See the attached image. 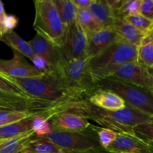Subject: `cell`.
I'll return each instance as SVG.
<instances>
[{
  "mask_svg": "<svg viewBox=\"0 0 153 153\" xmlns=\"http://www.w3.org/2000/svg\"><path fill=\"white\" fill-rule=\"evenodd\" d=\"M89 60L84 55L73 61L61 62L43 76L76 100H87L98 89L90 72Z\"/></svg>",
  "mask_w": 153,
  "mask_h": 153,
  "instance_id": "cell-1",
  "label": "cell"
},
{
  "mask_svg": "<svg viewBox=\"0 0 153 153\" xmlns=\"http://www.w3.org/2000/svg\"><path fill=\"white\" fill-rule=\"evenodd\" d=\"M137 58V46L118 40L103 52L89 60L90 72L96 83L108 79L120 66L135 62Z\"/></svg>",
  "mask_w": 153,
  "mask_h": 153,
  "instance_id": "cell-2",
  "label": "cell"
},
{
  "mask_svg": "<svg viewBox=\"0 0 153 153\" xmlns=\"http://www.w3.org/2000/svg\"><path fill=\"white\" fill-rule=\"evenodd\" d=\"M35 15L33 28L55 46L62 42L67 25L62 22L52 0H36L34 1Z\"/></svg>",
  "mask_w": 153,
  "mask_h": 153,
  "instance_id": "cell-3",
  "label": "cell"
},
{
  "mask_svg": "<svg viewBox=\"0 0 153 153\" xmlns=\"http://www.w3.org/2000/svg\"><path fill=\"white\" fill-rule=\"evenodd\" d=\"M98 88L112 91L120 97L126 105L153 116V94L117 79H105L97 83Z\"/></svg>",
  "mask_w": 153,
  "mask_h": 153,
  "instance_id": "cell-4",
  "label": "cell"
},
{
  "mask_svg": "<svg viewBox=\"0 0 153 153\" xmlns=\"http://www.w3.org/2000/svg\"><path fill=\"white\" fill-rule=\"evenodd\" d=\"M1 76L13 83L31 98L55 104L69 100H76L68 93L60 88L56 85L43 76L32 79H16Z\"/></svg>",
  "mask_w": 153,
  "mask_h": 153,
  "instance_id": "cell-5",
  "label": "cell"
},
{
  "mask_svg": "<svg viewBox=\"0 0 153 153\" xmlns=\"http://www.w3.org/2000/svg\"><path fill=\"white\" fill-rule=\"evenodd\" d=\"M43 137L52 142L63 152H78L102 148L94 131L90 128L84 131L52 130L50 134Z\"/></svg>",
  "mask_w": 153,
  "mask_h": 153,
  "instance_id": "cell-6",
  "label": "cell"
},
{
  "mask_svg": "<svg viewBox=\"0 0 153 153\" xmlns=\"http://www.w3.org/2000/svg\"><path fill=\"white\" fill-rule=\"evenodd\" d=\"M87 42L88 37L76 21L67 26L62 42L58 46H55L59 63L73 61L84 56Z\"/></svg>",
  "mask_w": 153,
  "mask_h": 153,
  "instance_id": "cell-7",
  "label": "cell"
},
{
  "mask_svg": "<svg viewBox=\"0 0 153 153\" xmlns=\"http://www.w3.org/2000/svg\"><path fill=\"white\" fill-rule=\"evenodd\" d=\"M109 78L138 87L153 94V76L147 68L142 67L137 61L120 66Z\"/></svg>",
  "mask_w": 153,
  "mask_h": 153,
  "instance_id": "cell-8",
  "label": "cell"
},
{
  "mask_svg": "<svg viewBox=\"0 0 153 153\" xmlns=\"http://www.w3.org/2000/svg\"><path fill=\"white\" fill-rule=\"evenodd\" d=\"M13 56L11 59H0V74L16 79L43 77V73L28 63L23 55L14 50H13Z\"/></svg>",
  "mask_w": 153,
  "mask_h": 153,
  "instance_id": "cell-9",
  "label": "cell"
},
{
  "mask_svg": "<svg viewBox=\"0 0 153 153\" xmlns=\"http://www.w3.org/2000/svg\"><path fill=\"white\" fill-rule=\"evenodd\" d=\"M111 153H153L148 143L135 134L118 133L117 138L106 149Z\"/></svg>",
  "mask_w": 153,
  "mask_h": 153,
  "instance_id": "cell-10",
  "label": "cell"
},
{
  "mask_svg": "<svg viewBox=\"0 0 153 153\" xmlns=\"http://www.w3.org/2000/svg\"><path fill=\"white\" fill-rule=\"evenodd\" d=\"M52 130L66 131H84L90 128L91 124L84 117L70 112L55 114L49 119Z\"/></svg>",
  "mask_w": 153,
  "mask_h": 153,
  "instance_id": "cell-11",
  "label": "cell"
},
{
  "mask_svg": "<svg viewBox=\"0 0 153 153\" xmlns=\"http://www.w3.org/2000/svg\"><path fill=\"white\" fill-rule=\"evenodd\" d=\"M118 40L121 39L117 35L113 27L102 28L88 37L85 55L91 59Z\"/></svg>",
  "mask_w": 153,
  "mask_h": 153,
  "instance_id": "cell-12",
  "label": "cell"
},
{
  "mask_svg": "<svg viewBox=\"0 0 153 153\" xmlns=\"http://www.w3.org/2000/svg\"><path fill=\"white\" fill-rule=\"evenodd\" d=\"M93 105L108 111L120 110L126 106L124 100L112 91L98 88L88 99Z\"/></svg>",
  "mask_w": 153,
  "mask_h": 153,
  "instance_id": "cell-13",
  "label": "cell"
},
{
  "mask_svg": "<svg viewBox=\"0 0 153 153\" xmlns=\"http://www.w3.org/2000/svg\"><path fill=\"white\" fill-rule=\"evenodd\" d=\"M28 42L34 55L41 57L47 61L52 69L56 67L59 63V58L56 47L51 42L39 34H36Z\"/></svg>",
  "mask_w": 153,
  "mask_h": 153,
  "instance_id": "cell-14",
  "label": "cell"
},
{
  "mask_svg": "<svg viewBox=\"0 0 153 153\" xmlns=\"http://www.w3.org/2000/svg\"><path fill=\"white\" fill-rule=\"evenodd\" d=\"M112 27L120 39L136 46L140 45L146 34L126 22L123 19H115Z\"/></svg>",
  "mask_w": 153,
  "mask_h": 153,
  "instance_id": "cell-15",
  "label": "cell"
},
{
  "mask_svg": "<svg viewBox=\"0 0 153 153\" xmlns=\"http://www.w3.org/2000/svg\"><path fill=\"white\" fill-rule=\"evenodd\" d=\"M87 10L102 28L113 26L115 18L105 0H91Z\"/></svg>",
  "mask_w": 153,
  "mask_h": 153,
  "instance_id": "cell-16",
  "label": "cell"
},
{
  "mask_svg": "<svg viewBox=\"0 0 153 153\" xmlns=\"http://www.w3.org/2000/svg\"><path fill=\"white\" fill-rule=\"evenodd\" d=\"M0 40L10 46L12 50L19 52L24 57L31 58L34 55L28 41H25L14 31H10L2 34Z\"/></svg>",
  "mask_w": 153,
  "mask_h": 153,
  "instance_id": "cell-17",
  "label": "cell"
},
{
  "mask_svg": "<svg viewBox=\"0 0 153 153\" xmlns=\"http://www.w3.org/2000/svg\"><path fill=\"white\" fill-rule=\"evenodd\" d=\"M25 153H62L63 151L52 142L34 134L28 140L23 150Z\"/></svg>",
  "mask_w": 153,
  "mask_h": 153,
  "instance_id": "cell-18",
  "label": "cell"
},
{
  "mask_svg": "<svg viewBox=\"0 0 153 153\" xmlns=\"http://www.w3.org/2000/svg\"><path fill=\"white\" fill-rule=\"evenodd\" d=\"M137 62L146 68H153V31L146 34L137 46Z\"/></svg>",
  "mask_w": 153,
  "mask_h": 153,
  "instance_id": "cell-19",
  "label": "cell"
},
{
  "mask_svg": "<svg viewBox=\"0 0 153 153\" xmlns=\"http://www.w3.org/2000/svg\"><path fill=\"white\" fill-rule=\"evenodd\" d=\"M32 117H31L14 123L0 126V142L17 137L24 133L31 131Z\"/></svg>",
  "mask_w": 153,
  "mask_h": 153,
  "instance_id": "cell-20",
  "label": "cell"
},
{
  "mask_svg": "<svg viewBox=\"0 0 153 153\" xmlns=\"http://www.w3.org/2000/svg\"><path fill=\"white\" fill-rule=\"evenodd\" d=\"M62 22L67 26L76 21L78 8L73 0H52Z\"/></svg>",
  "mask_w": 153,
  "mask_h": 153,
  "instance_id": "cell-21",
  "label": "cell"
},
{
  "mask_svg": "<svg viewBox=\"0 0 153 153\" xmlns=\"http://www.w3.org/2000/svg\"><path fill=\"white\" fill-rule=\"evenodd\" d=\"M34 135L32 131L0 142V153H19L25 148L26 143Z\"/></svg>",
  "mask_w": 153,
  "mask_h": 153,
  "instance_id": "cell-22",
  "label": "cell"
},
{
  "mask_svg": "<svg viewBox=\"0 0 153 153\" xmlns=\"http://www.w3.org/2000/svg\"><path fill=\"white\" fill-rule=\"evenodd\" d=\"M76 22L86 34L87 37L103 28L94 19L87 9H78L76 14Z\"/></svg>",
  "mask_w": 153,
  "mask_h": 153,
  "instance_id": "cell-23",
  "label": "cell"
},
{
  "mask_svg": "<svg viewBox=\"0 0 153 153\" xmlns=\"http://www.w3.org/2000/svg\"><path fill=\"white\" fill-rule=\"evenodd\" d=\"M42 114L43 113L0 110V126L14 123L27 119L36 114Z\"/></svg>",
  "mask_w": 153,
  "mask_h": 153,
  "instance_id": "cell-24",
  "label": "cell"
},
{
  "mask_svg": "<svg viewBox=\"0 0 153 153\" xmlns=\"http://www.w3.org/2000/svg\"><path fill=\"white\" fill-rule=\"evenodd\" d=\"M90 128L96 134L100 146L105 149L113 143L118 134L117 132L111 129L103 128L101 126H97L92 124L90 126Z\"/></svg>",
  "mask_w": 153,
  "mask_h": 153,
  "instance_id": "cell-25",
  "label": "cell"
},
{
  "mask_svg": "<svg viewBox=\"0 0 153 153\" xmlns=\"http://www.w3.org/2000/svg\"><path fill=\"white\" fill-rule=\"evenodd\" d=\"M123 19L137 30L145 34H148L153 31V21L147 19L140 13L126 16Z\"/></svg>",
  "mask_w": 153,
  "mask_h": 153,
  "instance_id": "cell-26",
  "label": "cell"
},
{
  "mask_svg": "<svg viewBox=\"0 0 153 153\" xmlns=\"http://www.w3.org/2000/svg\"><path fill=\"white\" fill-rule=\"evenodd\" d=\"M31 131L37 137H44L52 132L50 123L41 114L33 116L31 122Z\"/></svg>",
  "mask_w": 153,
  "mask_h": 153,
  "instance_id": "cell-27",
  "label": "cell"
},
{
  "mask_svg": "<svg viewBox=\"0 0 153 153\" xmlns=\"http://www.w3.org/2000/svg\"><path fill=\"white\" fill-rule=\"evenodd\" d=\"M0 95L15 96L24 99H34L30 97L28 94L19 89L13 83L7 81L0 75Z\"/></svg>",
  "mask_w": 153,
  "mask_h": 153,
  "instance_id": "cell-28",
  "label": "cell"
},
{
  "mask_svg": "<svg viewBox=\"0 0 153 153\" xmlns=\"http://www.w3.org/2000/svg\"><path fill=\"white\" fill-rule=\"evenodd\" d=\"M141 2L142 0H123L117 19H124L126 16L140 13Z\"/></svg>",
  "mask_w": 153,
  "mask_h": 153,
  "instance_id": "cell-29",
  "label": "cell"
},
{
  "mask_svg": "<svg viewBox=\"0 0 153 153\" xmlns=\"http://www.w3.org/2000/svg\"><path fill=\"white\" fill-rule=\"evenodd\" d=\"M133 131L144 141L153 142V119L150 122L134 127Z\"/></svg>",
  "mask_w": 153,
  "mask_h": 153,
  "instance_id": "cell-30",
  "label": "cell"
},
{
  "mask_svg": "<svg viewBox=\"0 0 153 153\" xmlns=\"http://www.w3.org/2000/svg\"><path fill=\"white\" fill-rule=\"evenodd\" d=\"M30 61L32 63L33 67L40 73H43V76L52 70V67L49 65V63L38 55L34 54V55L30 58Z\"/></svg>",
  "mask_w": 153,
  "mask_h": 153,
  "instance_id": "cell-31",
  "label": "cell"
},
{
  "mask_svg": "<svg viewBox=\"0 0 153 153\" xmlns=\"http://www.w3.org/2000/svg\"><path fill=\"white\" fill-rule=\"evenodd\" d=\"M18 23H19V19L16 16L12 14H7L3 22L1 34H4L7 31H13V29L17 26Z\"/></svg>",
  "mask_w": 153,
  "mask_h": 153,
  "instance_id": "cell-32",
  "label": "cell"
},
{
  "mask_svg": "<svg viewBox=\"0 0 153 153\" xmlns=\"http://www.w3.org/2000/svg\"><path fill=\"white\" fill-rule=\"evenodd\" d=\"M140 13L153 21V0H142Z\"/></svg>",
  "mask_w": 153,
  "mask_h": 153,
  "instance_id": "cell-33",
  "label": "cell"
},
{
  "mask_svg": "<svg viewBox=\"0 0 153 153\" xmlns=\"http://www.w3.org/2000/svg\"><path fill=\"white\" fill-rule=\"evenodd\" d=\"M78 9H88L91 0H73Z\"/></svg>",
  "mask_w": 153,
  "mask_h": 153,
  "instance_id": "cell-34",
  "label": "cell"
},
{
  "mask_svg": "<svg viewBox=\"0 0 153 153\" xmlns=\"http://www.w3.org/2000/svg\"><path fill=\"white\" fill-rule=\"evenodd\" d=\"M62 153H111L104 148H98V149H88L85 151H78V152H63Z\"/></svg>",
  "mask_w": 153,
  "mask_h": 153,
  "instance_id": "cell-35",
  "label": "cell"
},
{
  "mask_svg": "<svg viewBox=\"0 0 153 153\" xmlns=\"http://www.w3.org/2000/svg\"><path fill=\"white\" fill-rule=\"evenodd\" d=\"M7 16V13H5V10H4V4L1 1H0V32L1 34V28H2V25L3 22L4 20V18ZM2 35V34H1Z\"/></svg>",
  "mask_w": 153,
  "mask_h": 153,
  "instance_id": "cell-36",
  "label": "cell"
},
{
  "mask_svg": "<svg viewBox=\"0 0 153 153\" xmlns=\"http://www.w3.org/2000/svg\"><path fill=\"white\" fill-rule=\"evenodd\" d=\"M149 145V146L150 147V149H152V151L153 152V142H146Z\"/></svg>",
  "mask_w": 153,
  "mask_h": 153,
  "instance_id": "cell-37",
  "label": "cell"
},
{
  "mask_svg": "<svg viewBox=\"0 0 153 153\" xmlns=\"http://www.w3.org/2000/svg\"><path fill=\"white\" fill-rule=\"evenodd\" d=\"M148 71L149 72V73H150L151 75L153 76V68H149L148 69Z\"/></svg>",
  "mask_w": 153,
  "mask_h": 153,
  "instance_id": "cell-38",
  "label": "cell"
},
{
  "mask_svg": "<svg viewBox=\"0 0 153 153\" xmlns=\"http://www.w3.org/2000/svg\"><path fill=\"white\" fill-rule=\"evenodd\" d=\"M1 36H2V35H1V32H0V39H1Z\"/></svg>",
  "mask_w": 153,
  "mask_h": 153,
  "instance_id": "cell-39",
  "label": "cell"
},
{
  "mask_svg": "<svg viewBox=\"0 0 153 153\" xmlns=\"http://www.w3.org/2000/svg\"><path fill=\"white\" fill-rule=\"evenodd\" d=\"M19 153H25V152H24L23 151H22V152H19Z\"/></svg>",
  "mask_w": 153,
  "mask_h": 153,
  "instance_id": "cell-40",
  "label": "cell"
},
{
  "mask_svg": "<svg viewBox=\"0 0 153 153\" xmlns=\"http://www.w3.org/2000/svg\"><path fill=\"white\" fill-rule=\"evenodd\" d=\"M0 110H1V109H0Z\"/></svg>",
  "mask_w": 153,
  "mask_h": 153,
  "instance_id": "cell-41",
  "label": "cell"
}]
</instances>
